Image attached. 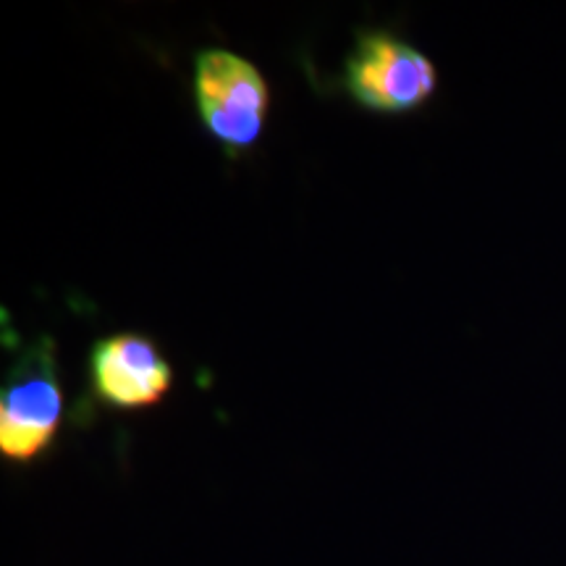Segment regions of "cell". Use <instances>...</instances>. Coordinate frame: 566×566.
I'll use <instances>...</instances> for the list:
<instances>
[{"label":"cell","mask_w":566,"mask_h":566,"mask_svg":"<svg viewBox=\"0 0 566 566\" xmlns=\"http://www.w3.org/2000/svg\"><path fill=\"white\" fill-rule=\"evenodd\" d=\"M192 90L205 132L231 155L263 137L271 84L254 61L229 48H205L195 55Z\"/></svg>","instance_id":"1"},{"label":"cell","mask_w":566,"mask_h":566,"mask_svg":"<svg viewBox=\"0 0 566 566\" xmlns=\"http://www.w3.org/2000/svg\"><path fill=\"white\" fill-rule=\"evenodd\" d=\"M344 87L359 108L405 116L438 90V69L420 48L386 30H365L346 55Z\"/></svg>","instance_id":"2"},{"label":"cell","mask_w":566,"mask_h":566,"mask_svg":"<svg viewBox=\"0 0 566 566\" xmlns=\"http://www.w3.org/2000/svg\"><path fill=\"white\" fill-rule=\"evenodd\" d=\"M48 352H30L0 394V454L17 464L45 454L61 428L63 391Z\"/></svg>","instance_id":"3"},{"label":"cell","mask_w":566,"mask_h":566,"mask_svg":"<svg viewBox=\"0 0 566 566\" xmlns=\"http://www.w3.org/2000/svg\"><path fill=\"white\" fill-rule=\"evenodd\" d=\"M92 394L113 409L158 407L174 386V367L142 334L105 336L90 349Z\"/></svg>","instance_id":"4"}]
</instances>
